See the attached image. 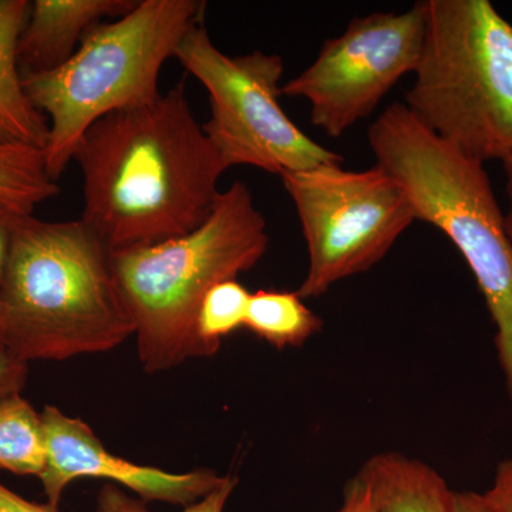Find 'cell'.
<instances>
[{
	"mask_svg": "<svg viewBox=\"0 0 512 512\" xmlns=\"http://www.w3.org/2000/svg\"><path fill=\"white\" fill-rule=\"evenodd\" d=\"M73 161L84 180L80 220L111 252L161 244L200 227L228 170L195 119L184 83L97 120Z\"/></svg>",
	"mask_w": 512,
	"mask_h": 512,
	"instance_id": "1",
	"label": "cell"
},
{
	"mask_svg": "<svg viewBox=\"0 0 512 512\" xmlns=\"http://www.w3.org/2000/svg\"><path fill=\"white\" fill-rule=\"evenodd\" d=\"M136 333L111 251L89 225L16 215L0 286V339L23 362L107 352Z\"/></svg>",
	"mask_w": 512,
	"mask_h": 512,
	"instance_id": "2",
	"label": "cell"
},
{
	"mask_svg": "<svg viewBox=\"0 0 512 512\" xmlns=\"http://www.w3.org/2000/svg\"><path fill=\"white\" fill-rule=\"evenodd\" d=\"M266 221L248 185L221 191L210 217L161 244L111 252L121 298L136 328L147 373L205 357L198 338L200 306L211 288L254 268L268 249Z\"/></svg>",
	"mask_w": 512,
	"mask_h": 512,
	"instance_id": "3",
	"label": "cell"
},
{
	"mask_svg": "<svg viewBox=\"0 0 512 512\" xmlns=\"http://www.w3.org/2000/svg\"><path fill=\"white\" fill-rule=\"evenodd\" d=\"M376 164L399 181L416 221L440 229L466 259L495 325V348L512 402V241L484 164L394 103L369 127Z\"/></svg>",
	"mask_w": 512,
	"mask_h": 512,
	"instance_id": "4",
	"label": "cell"
},
{
	"mask_svg": "<svg viewBox=\"0 0 512 512\" xmlns=\"http://www.w3.org/2000/svg\"><path fill=\"white\" fill-rule=\"evenodd\" d=\"M201 0H141L123 18L90 30L52 72L23 77L30 101L49 121L43 157L59 180L87 128L107 114L160 96L161 69L185 33L204 22Z\"/></svg>",
	"mask_w": 512,
	"mask_h": 512,
	"instance_id": "5",
	"label": "cell"
},
{
	"mask_svg": "<svg viewBox=\"0 0 512 512\" xmlns=\"http://www.w3.org/2000/svg\"><path fill=\"white\" fill-rule=\"evenodd\" d=\"M410 113L466 156L512 154V25L488 0H426Z\"/></svg>",
	"mask_w": 512,
	"mask_h": 512,
	"instance_id": "6",
	"label": "cell"
},
{
	"mask_svg": "<svg viewBox=\"0 0 512 512\" xmlns=\"http://www.w3.org/2000/svg\"><path fill=\"white\" fill-rule=\"evenodd\" d=\"M174 57L207 89L211 117L202 130L225 167L248 165L282 177L343 163V157L306 136L286 116L279 103L285 69L281 56L261 50L225 55L200 22L185 33Z\"/></svg>",
	"mask_w": 512,
	"mask_h": 512,
	"instance_id": "7",
	"label": "cell"
},
{
	"mask_svg": "<svg viewBox=\"0 0 512 512\" xmlns=\"http://www.w3.org/2000/svg\"><path fill=\"white\" fill-rule=\"evenodd\" d=\"M308 248L302 299L318 298L382 261L416 221L399 181L380 165L350 171L340 164L282 175Z\"/></svg>",
	"mask_w": 512,
	"mask_h": 512,
	"instance_id": "8",
	"label": "cell"
},
{
	"mask_svg": "<svg viewBox=\"0 0 512 512\" xmlns=\"http://www.w3.org/2000/svg\"><path fill=\"white\" fill-rule=\"evenodd\" d=\"M426 0L403 13H372L350 20L326 40L315 62L282 84L281 94L311 104L313 126L343 136L367 119L406 74L416 72L424 32Z\"/></svg>",
	"mask_w": 512,
	"mask_h": 512,
	"instance_id": "9",
	"label": "cell"
},
{
	"mask_svg": "<svg viewBox=\"0 0 512 512\" xmlns=\"http://www.w3.org/2000/svg\"><path fill=\"white\" fill-rule=\"evenodd\" d=\"M45 430L46 464L40 474L47 504L56 507L77 478H106L140 495L144 501L174 505L197 503L224 481L212 470L174 474L156 467L138 466L111 454L83 420L73 419L53 406L40 414Z\"/></svg>",
	"mask_w": 512,
	"mask_h": 512,
	"instance_id": "10",
	"label": "cell"
},
{
	"mask_svg": "<svg viewBox=\"0 0 512 512\" xmlns=\"http://www.w3.org/2000/svg\"><path fill=\"white\" fill-rule=\"evenodd\" d=\"M137 0H35L18 43L22 77L52 72L79 49L106 18H123Z\"/></svg>",
	"mask_w": 512,
	"mask_h": 512,
	"instance_id": "11",
	"label": "cell"
},
{
	"mask_svg": "<svg viewBox=\"0 0 512 512\" xmlns=\"http://www.w3.org/2000/svg\"><path fill=\"white\" fill-rule=\"evenodd\" d=\"M30 12L28 0H0V146L45 150L49 121L23 86L18 43Z\"/></svg>",
	"mask_w": 512,
	"mask_h": 512,
	"instance_id": "12",
	"label": "cell"
},
{
	"mask_svg": "<svg viewBox=\"0 0 512 512\" xmlns=\"http://www.w3.org/2000/svg\"><path fill=\"white\" fill-rule=\"evenodd\" d=\"M372 491L376 512H454V491L423 461L397 451L370 457L356 474Z\"/></svg>",
	"mask_w": 512,
	"mask_h": 512,
	"instance_id": "13",
	"label": "cell"
},
{
	"mask_svg": "<svg viewBox=\"0 0 512 512\" xmlns=\"http://www.w3.org/2000/svg\"><path fill=\"white\" fill-rule=\"evenodd\" d=\"M322 326V319L298 292L259 289L251 293L244 328L278 350L301 348Z\"/></svg>",
	"mask_w": 512,
	"mask_h": 512,
	"instance_id": "14",
	"label": "cell"
},
{
	"mask_svg": "<svg viewBox=\"0 0 512 512\" xmlns=\"http://www.w3.org/2000/svg\"><path fill=\"white\" fill-rule=\"evenodd\" d=\"M46 446L42 416L20 393L0 399V470L35 476L45 470Z\"/></svg>",
	"mask_w": 512,
	"mask_h": 512,
	"instance_id": "15",
	"label": "cell"
},
{
	"mask_svg": "<svg viewBox=\"0 0 512 512\" xmlns=\"http://www.w3.org/2000/svg\"><path fill=\"white\" fill-rule=\"evenodd\" d=\"M59 192V184L47 174L42 150L0 146V204L18 214L33 215Z\"/></svg>",
	"mask_w": 512,
	"mask_h": 512,
	"instance_id": "16",
	"label": "cell"
},
{
	"mask_svg": "<svg viewBox=\"0 0 512 512\" xmlns=\"http://www.w3.org/2000/svg\"><path fill=\"white\" fill-rule=\"evenodd\" d=\"M251 292L237 279H228L210 289L200 306L198 338L205 357L214 356L222 339L244 328Z\"/></svg>",
	"mask_w": 512,
	"mask_h": 512,
	"instance_id": "17",
	"label": "cell"
},
{
	"mask_svg": "<svg viewBox=\"0 0 512 512\" xmlns=\"http://www.w3.org/2000/svg\"><path fill=\"white\" fill-rule=\"evenodd\" d=\"M238 478L225 476L224 481L197 503L188 505L183 512H224L229 497L237 487ZM97 512H150L146 504L128 497L116 485L101 488L97 498Z\"/></svg>",
	"mask_w": 512,
	"mask_h": 512,
	"instance_id": "18",
	"label": "cell"
},
{
	"mask_svg": "<svg viewBox=\"0 0 512 512\" xmlns=\"http://www.w3.org/2000/svg\"><path fill=\"white\" fill-rule=\"evenodd\" d=\"M28 363L0 345V399L22 392L28 379Z\"/></svg>",
	"mask_w": 512,
	"mask_h": 512,
	"instance_id": "19",
	"label": "cell"
},
{
	"mask_svg": "<svg viewBox=\"0 0 512 512\" xmlns=\"http://www.w3.org/2000/svg\"><path fill=\"white\" fill-rule=\"evenodd\" d=\"M484 497L491 511L512 512V456L498 464L493 487Z\"/></svg>",
	"mask_w": 512,
	"mask_h": 512,
	"instance_id": "20",
	"label": "cell"
},
{
	"mask_svg": "<svg viewBox=\"0 0 512 512\" xmlns=\"http://www.w3.org/2000/svg\"><path fill=\"white\" fill-rule=\"evenodd\" d=\"M336 512H376L369 485L357 476L350 478L343 491V503Z\"/></svg>",
	"mask_w": 512,
	"mask_h": 512,
	"instance_id": "21",
	"label": "cell"
},
{
	"mask_svg": "<svg viewBox=\"0 0 512 512\" xmlns=\"http://www.w3.org/2000/svg\"><path fill=\"white\" fill-rule=\"evenodd\" d=\"M0 512H59L49 504H37L0 483Z\"/></svg>",
	"mask_w": 512,
	"mask_h": 512,
	"instance_id": "22",
	"label": "cell"
},
{
	"mask_svg": "<svg viewBox=\"0 0 512 512\" xmlns=\"http://www.w3.org/2000/svg\"><path fill=\"white\" fill-rule=\"evenodd\" d=\"M16 215H19L18 212L9 210L8 207L0 204V286H2L6 264H8L10 241H12ZM0 345H3L2 339H0Z\"/></svg>",
	"mask_w": 512,
	"mask_h": 512,
	"instance_id": "23",
	"label": "cell"
},
{
	"mask_svg": "<svg viewBox=\"0 0 512 512\" xmlns=\"http://www.w3.org/2000/svg\"><path fill=\"white\" fill-rule=\"evenodd\" d=\"M454 512H493L484 494L454 491Z\"/></svg>",
	"mask_w": 512,
	"mask_h": 512,
	"instance_id": "24",
	"label": "cell"
},
{
	"mask_svg": "<svg viewBox=\"0 0 512 512\" xmlns=\"http://www.w3.org/2000/svg\"><path fill=\"white\" fill-rule=\"evenodd\" d=\"M505 173V192H507L508 208L505 212V225H507L508 235L512 241V154L503 161Z\"/></svg>",
	"mask_w": 512,
	"mask_h": 512,
	"instance_id": "25",
	"label": "cell"
}]
</instances>
